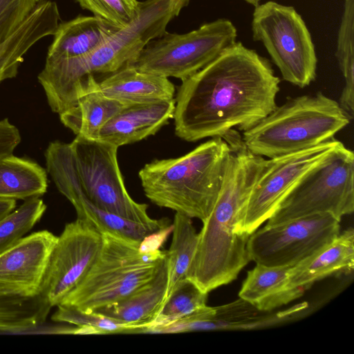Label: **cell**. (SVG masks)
Segmentation results:
<instances>
[{
    "mask_svg": "<svg viewBox=\"0 0 354 354\" xmlns=\"http://www.w3.org/2000/svg\"><path fill=\"white\" fill-rule=\"evenodd\" d=\"M280 79L267 58L236 41L182 81L175 98V133L187 142L245 131L275 107Z\"/></svg>",
    "mask_w": 354,
    "mask_h": 354,
    "instance_id": "1",
    "label": "cell"
},
{
    "mask_svg": "<svg viewBox=\"0 0 354 354\" xmlns=\"http://www.w3.org/2000/svg\"><path fill=\"white\" fill-rule=\"evenodd\" d=\"M231 147L215 205L203 222L187 278L201 290L210 291L235 280L250 261L249 236L236 232L239 214L266 162L250 152L236 133L227 140Z\"/></svg>",
    "mask_w": 354,
    "mask_h": 354,
    "instance_id": "2",
    "label": "cell"
},
{
    "mask_svg": "<svg viewBox=\"0 0 354 354\" xmlns=\"http://www.w3.org/2000/svg\"><path fill=\"white\" fill-rule=\"evenodd\" d=\"M190 0H145L138 17L91 54L77 58L46 59L38 75L52 111L60 113L77 102V91L88 75L112 73L132 62L147 44L167 32L169 23Z\"/></svg>",
    "mask_w": 354,
    "mask_h": 354,
    "instance_id": "3",
    "label": "cell"
},
{
    "mask_svg": "<svg viewBox=\"0 0 354 354\" xmlns=\"http://www.w3.org/2000/svg\"><path fill=\"white\" fill-rule=\"evenodd\" d=\"M230 151L218 136L182 156L147 163L138 173L145 196L159 207L204 222L217 201Z\"/></svg>",
    "mask_w": 354,
    "mask_h": 354,
    "instance_id": "4",
    "label": "cell"
},
{
    "mask_svg": "<svg viewBox=\"0 0 354 354\" xmlns=\"http://www.w3.org/2000/svg\"><path fill=\"white\" fill-rule=\"evenodd\" d=\"M350 120L338 102L318 92L277 106L241 138L250 152L271 158L329 140Z\"/></svg>",
    "mask_w": 354,
    "mask_h": 354,
    "instance_id": "5",
    "label": "cell"
},
{
    "mask_svg": "<svg viewBox=\"0 0 354 354\" xmlns=\"http://www.w3.org/2000/svg\"><path fill=\"white\" fill-rule=\"evenodd\" d=\"M102 236V245L94 264L59 305L95 312L147 284L166 259L167 250L141 252L140 242L108 233Z\"/></svg>",
    "mask_w": 354,
    "mask_h": 354,
    "instance_id": "6",
    "label": "cell"
},
{
    "mask_svg": "<svg viewBox=\"0 0 354 354\" xmlns=\"http://www.w3.org/2000/svg\"><path fill=\"white\" fill-rule=\"evenodd\" d=\"M353 211L354 153L341 142L299 181L266 225L323 213L341 221Z\"/></svg>",
    "mask_w": 354,
    "mask_h": 354,
    "instance_id": "7",
    "label": "cell"
},
{
    "mask_svg": "<svg viewBox=\"0 0 354 354\" xmlns=\"http://www.w3.org/2000/svg\"><path fill=\"white\" fill-rule=\"evenodd\" d=\"M232 22L218 19L185 34L166 32L149 41L132 62L138 71L176 77L192 76L236 42Z\"/></svg>",
    "mask_w": 354,
    "mask_h": 354,
    "instance_id": "8",
    "label": "cell"
},
{
    "mask_svg": "<svg viewBox=\"0 0 354 354\" xmlns=\"http://www.w3.org/2000/svg\"><path fill=\"white\" fill-rule=\"evenodd\" d=\"M254 41L263 43L283 79L300 88L316 78L317 58L306 23L292 6L268 1L255 7Z\"/></svg>",
    "mask_w": 354,
    "mask_h": 354,
    "instance_id": "9",
    "label": "cell"
},
{
    "mask_svg": "<svg viewBox=\"0 0 354 354\" xmlns=\"http://www.w3.org/2000/svg\"><path fill=\"white\" fill-rule=\"evenodd\" d=\"M70 145L82 191L93 204L131 221H155L147 213L148 205L135 201L127 192L118 162V147L78 136Z\"/></svg>",
    "mask_w": 354,
    "mask_h": 354,
    "instance_id": "10",
    "label": "cell"
},
{
    "mask_svg": "<svg viewBox=\"0 0 354 354\" xmlns=\"http://www.w3.org/2000/svg\"><path fill=\"white\" fill-rule=\"evenodd\" d=\"M340 143L333 138L313 147L266 159L239 214L236 232L250 236L274 214L306 173L324 160Z\"/></svg>",
    "mask_w": 354,
    "mask_h": 354,
    "instance_id": "11",
    "label": "cell"
},
{
    "mask_svg": "<svg viewBox=\"0 0 354 354\" xmlns=\"http://www.w3.org/2000/svg\"><path fill=\"white\" fill-rule=\"evenodd\" d=\"M339 222L323 213L265 225L248 238L249 260L266 266L292 267L335 239L340 233Z\"/></svg>",
    "mask_w": 354,
    "mask_h": 354,
    "instance_id": "12",
    "label": "cell"
},
{
    "mask_svg": "<svg viewBox=\"0 0 354 354\" xmlns=\"http://www.w3.org/2000/svg\"><path fill=\"white\" fill-rule=\"evenodd\" d=\"M102 236L77 218L66 224L50 253L41 286L51 307L57 306L84 279L96 261Z\"/></svg>",
    "mask_w": 354,
    "mask_h": 354,
    "instance_id": "13",
    "label": "cell"
},
{
    "mask_svg": "<svg viewBox=\"0 0 354 354\" xmlns=\"http://www.w3.org/2000/svg\"><path fill=\"white\" fill-rule=\"evenodd\" d=\"M48 174L60 193L73 205L77 218L86 221L102 234L108 233L141 242L147 235L170 224L167 218L140 223L102 209L93 204L82 191L75 162L70 155L56 159Z\"/></svg>",
    "mask_w": 354,
    "mask_h": 354,
    "instance_id": "14",
    "label": "cell"
},
{
    "mask_svg": "<svg viewBox=\"0 0 354 354\" xmlns=\"http://www.w3.org/2000/svg\"><path fill=\"white\" fill-rule=\"evenodd\" d=\"M57 238L48 230L35 232L0 254V296L30 298L40 295Z\"/></svg>",
    "mask_w": 354,
    "mask_h": 354,
    "instance_id": "15",
    "label": "cell"
},
{
    "mask_svg": "<svg viewBox=\"0 0 354 354\" xmlns=\"http://www.w3.org/2000/svg\"><path fill=\"white\" fill-rule=\"evenodd\" d=\"M174 111L175 98L124 104L101 129L97 140L117 147L140 141L166 125Z\"/></svg>",
    "mask_w": 354,
    "mask_h": 354,
    "instance_id": "16",
    "label": "cell"
},
{
    "mask_svg": "<svg viewBox=\"0 0 354 354\" xmlns=\"http://www.w3.org/2000/svg\"><path fill=\"white\" fill-rule=\"evenodd\" d=\"M59 20L60 14L56 2L44 0L0 44V82L17 76L26 53L43 38L53 35Z\"/></svg>",
    "mask_w": 354,
    "mask_h": 354,
    "instance_id": "17",
    "label": "cell"
},
{
    "mask_svg": "<svg viewBox=\"0 0 354 354\" xmlns=\"http://www.w3.org/2000/svg\"><path fill=\"white\" fill-rule=\"evenodd\" d=\"M354 269V231L344 230L317 252L291 267V286L304 290L323 279L348 274Z\"/></svg>",
    "mask_w": 354,
    "mask_h": 354,
    "instance_id": "18",
    "label": "cell"
},
{
    "mask_svg": "<svg viewBox=\"0 0 354 354\" xmlns=\"http://www.w3.org/2000/svg\"><path fill=\"white\" fill-rule=\"evenodd\" d=\"M124 105L104 95L94 75H88L78 88L77 103L59 115L76 136L97 140L101 129Z\"/></svg>",
    "mask_w": 354,
    "mask_h": 354,
    "instance_id": "19",
    "label": "cell"
},
{
    "mask_svg": "<svg viewBox=\"0 0 354 354\" xmlns=\"http://www.w3.org/2000/svg\"><path fill=\"white\" fill-rule=\"evenodd\" d=\"M118 28L95 16H79L59 23L46 59L77 58L100 47Z\"/></svg>",
    "mask_w": 354,
    "mask_h": 354,
    "instance_id": "20",
    "label": "cell"
},
{
    "mask_svg": "<svg viewBox=\"0 0 354 354\" xmlns=\"http://www.w3.org/2000/svg\"><path fill=\"white\" fill-rule=\"evenodd\" d=\"M98 82L102 93L124 104L174 99L176 88L168 77L126 65Z\"/></svg>",
    "mask_w": 354,
    "mask_h": 354,
    "instance_id": "21",
    "label": "cell"
},
{
    "mask_svg": "<svg viewBox=\"0 0 354 354\" xmlns=\"http://www.w3.org/2000/svg\"><path fill=\"white\" fill-rule=\"evenodd\" d=\"M168 283L166 259L156 275L147 284L126 297L95 311L131 326L135 329L149 326L161 309Z\"/></svg>",
    "mask_w": 354,
    "mask_h": 354,
    "instance_id": "22",
    "label": "cell"
},
{
    "mask_svg": "<svg viewBox=\"0 0 354 354\" xmlns=\"http://www.w3.org/2000/svg\"><path fill=\"white\" fill-rule=\"evenodd\" d=\"M289 266L256 264L243 281L239 297L259 311H270L301 297L304 290L290 285Z\"/></svg>",
    "mask_w": 354,
    "mask_h": 354,
    "instance_id": "23",
    "label": "cell"
},
{
    "mask_svg": "<svg viewBox=\"0 0 354 354\" xmlns=\"http://www.w3.org/2000/svg\"><path fill=\"white\" fill-rule=\"evenodd\" d=\"M47 187V171L37 162L13 154L0 157V198L40 197Z\"/></svg>",
    "mask_w": 354,
    "mask_h": 354,
    "instance_id": "24",
    "label": "cell"
},
{
    "mask_svg": "<svg viewBox=\"0 0 354 354\" xmlns=\"http://www.w3.org/2000/svg\"><path fill=\"white\" fill-rule=\"evenodd\" d=\"M172 226V239L166 257L168 283L165 300L187 278L198 241V233L191 218L176 212Z\"/></svg>",
    "mask_w": 354,
    "mask_h": 354,
    "instance_id": "25",
    "label": "cell"
},
{
    "mask_svg": "<svg viewBox=\"0 0 354 354\" xmlns=\"http://www.w3.org/2000/svg\"><path fill=\"white\" fill-rule=\"evenodd\" d=\"M51 308L41 295L30 298L0 296V333L35 331L45 323Z\"/></svg>",
    "mask_w": 354,
    "mask_h": 354,
    "instance_id": "26",
    "label": "cell"
},
{
    "mask_svg": "<svg viewBox=\"0 0 354 354\" xmlns=\"http://www.w3.org/2000/svg\"><path fill=\"white\" fill-rule=\"evenodd\" d=\"M354 0H345L338 30L336 57L344 78L339 104L351 120L354 112Z\"/></svg>",
    "mask_w": 354,
    "mask_h": 354,
    "instance_id": "27",
    "label": "cell"
},
{
    "mask_svg": "<svg viewBox=\"0 0 354 354\" xmlns=\"http://www.w3.org/2000/svg\"><path fill=\"white\" fill-rule=\"evenodd\" d=\"M208 293L186 278L174 288L156 318L147 328L170 325L207 306Z\"/></svg>",
    "mask_w": 354,
    "mask_h": 354,
    "instance_id": "28",
    "label": "cell"
},
{
    "mask_svg": "<svg viewBox=\"0 0 354 354\" xmlns=\"http://www.w3.org/2000/svg\"><path fill=\"white\" fill-rule=\"evenodd\" d=\"M46 209L39 197L24 200L0 221V254L17 243L38 223Z\"/></svg>",
    "mask_w": 354,
    "mask_h": 354,
    "instance_id": "29",
    "label": "cell"
},
{
    "mask_svg": "<svg viewBox=\"0 0 354 354\" xmlns=\"http://www.w3.org/2000/svg\"><path fill=\"white\" fill-rule=\"evenodd\" d=\"M51 319L56 322H65L79 327L95 330L97 335L131 333L133 327L120 323L96 312L85 313L73 308L58 305Z\"/></svg>",
    "mask_w": 354,
    "mask_h": 354,
    "instance_id": "30",
    "label": "cell"
},
{
    "mask_svg": "<svg viewBox=\"0 0 354 354\" xmlns=\"http://www.w3.org/2000/svg\"><path fill=\"white\" fill-rule=\"evenodd\" d=\"M83 8L118 27L130 24L139 14L140 2L137 0H76Z\"/></svg>",
    "mask_w": 354,
    "mask_h": 354,
    "instance_id": "31",
    "label": "cell"
},
{
    "mask_svg": "<svg viewBox=\"0 0 354 354\" xmlns=\"http://www.w3.org/2000/svg\"><path fill=\"white\" fill-rule=\"evenodd\" d=\"M44 0H0V44L6 40Z\"/></svg>",
    "mask_w": 354,
    "mask_h": 354,
    "instance_id": "32",
    "label": "cell"
},
{
    "mask_svg": "<svg viewBox=\"0 0 354 354\" xmlns=\"http://www.w3.org/2000/svg\"><path fill=\"white\" fill-rule=\"evenodd\" d=\"M21 140L18 129L5 118L0 120V157L12 154Z\"/></svg>",
    "mask_w": 354,
    "mask_h": 354,
    "instance_id": "33",
    "label": "cell"
},
{
    "mask_svg": "<svg viewBox=\"0 0 354 354\" xmlns=\"http://www.w3.org/2000/svg\"><path fill=\"white\" fill-rule=\"evenodd\" d=\"M172 223L169 225L147 235L139 244L141 252H151L156 251L166 241L169 234L172 232Z\"/></svg>",
    "mask_w": 354,
    "mask_h": 354,
    "instance_id": "34",
    "label": "cell"
},
{
    "mask_svg": "<svg viewBox=\"0 0 354 354\" xmlns=\"http://www.w3.org/2000/svg\"><path fill=\"white\" fill-rule=\"evenodd\" d=\"M16 200L0 198V221L16 207Z\"/></svg>",
    "mask_w": 354,
    "mask_h": 354,
    "instance_id": "35",
    "label": "cell"
},
{
    "mask_svg": "<svg viewBox=\"0 0 354 354\" xmlns=\"http://www.w3.org/2000/svg\"><path fill=\"white\" fill-rule=\"evenodd\" d=\"M243 1L254 6V7H256L259 5V3L261 0H243Z\"/></svg>",
    "mask_w": 354,
    "mask_h": 354,
    "instance_id": "36",
    "label": "cell"
}]
</instances>
